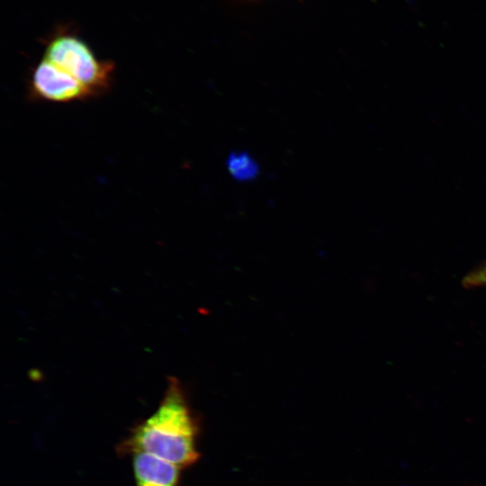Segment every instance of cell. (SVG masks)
I'll return each instance as SVG.
<instances>
[{
  "label": "cell",
  "instance_id": "obj_1",
  "mask_svg": "<svg viewBox=\"0 0 486 486\" xmlns=\"http://www.w3.org/2000/svg\"><path fill=\"white\" fill-rule=\"evenodd\" d=\"M198 426L180 385L172 382L157 410L122 441V454L148 453L179 468L194 464Z\"/></svg>",
  "mask_w": 486,
  "mask_h": 486
},
{
  "label": "cell",
  "instance_id": "obj_2",
  "mask_svg": "<svg viewBox=\"0 0 486 486\" xmlns=\"http://www.w3.org/2000/svg\"><path fill=\"white\" fill-rule=\"evenodd\" d=\"M43 58L84 85L94 97L111 89L115 64L99 59L89 45L77 35L62 31L45 41Z\"/></svg>",
  "mask_w": 486,
  "mask_h": 486
},
{
  "label": "cell",
  "instance_id": "obj_3",
  "mask_svg": "<svg viewBox=\"0 0 486 486\" xmlns=\"http://www.w3.org/2000/svg\"><path fill=\"white\" fill-rule=\"evenodd\" d=\"M29 97L52 103H71L94 98V94L75 77L42 58L32 70Z\"/></svg>",
  "mask_w": 486,
  "mask_h": 486
},
{
  "label": "cell",
  "instance_id": "obj_4",
  "mask_svg": "<svg viewBox=\"0 0 486 486\" xmlns=\"http://www.w3.org/2000/svg\"><path fill=\"white\" fill-rule=\"evenodd\" d=\"M131 456L136 486L178 485V466L148 453H135Z\"/></svg>",
  "mask_w": 486,
  "mask_h": 486
},
{
  "label": "cell",
  "instance_id": "obj_5",
  "mask_svg": "<svg viewBox=\"0 0 486 486\" xmlns=\"http://www.w3.org/2000/svg\"><path fill=\"white\" fill-rule=\"evenodd\" d=\"M230 175L238 182L254 180L259 175V165L247 151H233L226 161Z\"/></svg>",
  "mask_w": 486,
  "mask_h": 486
},
{
  "label": "cell",
  "instance_id": "obj_6",
  "mask_svg": "<svg viewBox=\"0 0 486 486\" xmlns=\"http://www.w3.org/2000/svg\"><path fill=\"white\" fill-rule=\"evenodd\" d=\"M463 284L468 288L486 285V266L465 276Z\"/></svg>",
  "mask_w": 486,
  "mask_h": 486
}]
</instances>
